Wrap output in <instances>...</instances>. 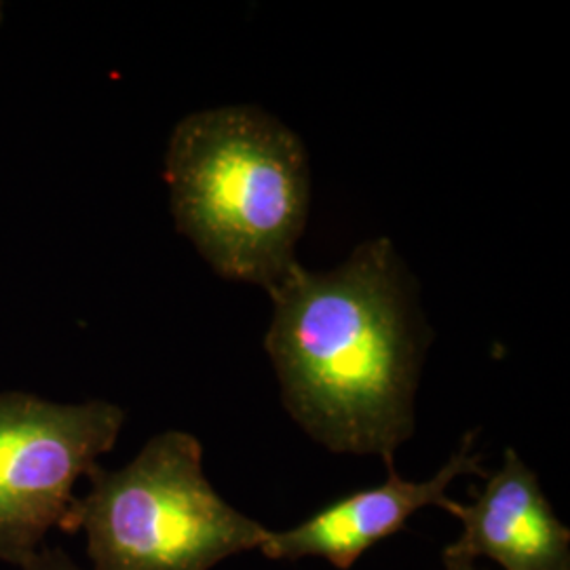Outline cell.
Returning a JSON list of instances; mask_svg holds the SVG:
<instances>
[{
    "label": "cell",
    "mask_w": 570,
    "mask_h": 570,
    "mask_svg": "<svg viewBox=\"0 0 570 570\" xmlns=\"http://www.w3.org/2000/svg\"><path fill=\"white\" fill-rule=\"evenodd\" d=\"M268 294L265 345L289 414L326 449L393 463L414 431L421 364L393 244L360 245L330 273L296 263Z\"/></svg>",
    "instance_id": "cell-1"
},
{
    "label": "cell",
    "mask_w": 570,
    "mask_h": 570,
    "mask_svg": "<svg viewBox=\"0 0 570 570\" xmlns=\"http://www.w3.org/2000/svg\"><path fill=\"white\" fill-rule=\"evenodd\" d=\"M165 180L176 225L218 275L273 289L296 265L311 178L301 140L256 108H216L176 125Z\"/></svg>",
    "instance_id": "cell-2"
},
{
    "label": "cell",
    "mask_w": 570,
    "mask_h": 570,
    "mask_svg": "<svg viewBox=\"0 0 570 570\" xmlns=\"http://www.w3.org/2000/svg\"><path fill=\"white\" fill-rule=\"evenodd\" d=\"M87 475L91 492L68 522L87 532L94 570H209L271 532L214 490L199 440L184 431L155 435L119 471Z\"/></svg>",
    "instance_id": "cell-3"
},
{
    "label": "cell",
    "mask_w": 570,
    "mask_h": 570,
    "mask_svg": "<svg viewBox=\"0 0 570 570\" xmlns=\"http://www.w3.org/2000/svg\"><path fill=\"white\" fill-rule=\"evenodd\" d=\"M125 423L108 402L53 404L0 393V558L26 567L56 524H68L72 490L115 446Z\"/></svg>",
    "instance_id": "cell-4"
},
{
    "label": "cell",
    "mask_w": 570,
    "mask_h": 570,
    "mask_svg": "<svg viewBox=\"0 0 570 570\" xmlns=\"http://www.w3.org/2000/svg\"><path fill=\"white\" fill-rule=\"evenodd\" d=\"M475 433H468L461 449L428 482H407L393 463H387V482L376 489L360 490L311 515L296 529L268 532L263 553L273 560L324 558L338 570H348L355 560L379 541L404 529L414 511L429 505L446 508V489L459 475H484L482 454L473 452Z\"/></svg>",
    "instance_id": "cell-5"
},
{
    "label": "cell",
    "mask_w": 570,
    "mask_h": 570,
    "mask_svg": "<svg viewBox=\"0 0 570 570\" xmlns=\"http://www.w3.org/2000/svg\"><path fill=\"white\" fill-rule=\"evenodd\" d=\"M471 505L450 499L444 510L463 524L442 558L446 567L490 558L505 570H570V532L551 510L541 484L515 450L473 494Z\"/></svg>",
    "instance_id": "cell-6"
},
{
    "label": "cell",
    "mask_w": 570,
    "mask_h": 570,
    "mask_svg": "<svg viewBox=\"0 0 570 570\" xmlns=\"http://www.w3.org/2000/svg\"><path fill=\"white\" fill-rule=\"evenodd\" d=\"M26 570H81L77 564H72L63 553H45V556H35L26 567Z\"/></svg>",
    "instance_id": "cell-7"
},
{
    "label": "cell",
    "mask_w": 570,
    "mask_h": 570,
    "mask_svg": "<svg viewBox=\"0 0 570 570\" xmlns=\"http://www.w3.org/2000/svg\"><path fill=\"white\" fill-rule=\"evenodd\" d=\"M449 570H475L473 564H459V567H449Z\"/></svg>",
    "instance_id": "cell-8"
}]
</instances>
